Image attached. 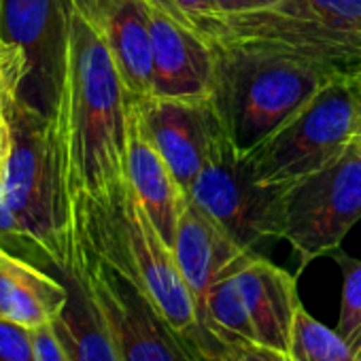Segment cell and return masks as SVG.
<instances>
[{"mask_svg":"<svg viewBox=\"0 0 361 361\" xmlns=\"http://www.w3.org/2000/svg\"><path fill=\"white\" fill-rule=\"evenodd\" d=\"M283 3V0H215V5L224 18L228 16H240V13H255L274 9Z\"/></svg>","mask_w":361,"mask_h":361,"instance_id":"26","label":"cell"},{"mask_svg":"<svg viewBox=\"0 0 361 361\" xmlns=\"http://www.w3.org/2000/svg\"><path fill=\"white\" fill-rule=\"evenodd\" d=\"M289 355L293 361H357L350 344L336 331L317 321L304 306H300Z\"/></svg>","mask_w":361,"mask_h":361,"instance_id":"19","label":"cell"},{"mask_svg":"<svg viewBox=\"0 0 361 361\" xmlns=\"http://www.w3.org/2000/svg\"><path fill=\"white\" fill-rule=\"evenodd\" d=\"M172 251L178 270L196 300L198 314L202 312L207 293L213 283L245 253H251L245 251L207 211H202L192 200H188L183 213H180Z\"/></svg>","mask_w":361,"mask_h":361,"instance_id":"16","label":"cell"},{"mask_svg":"<svg viewBox=\"0 0 361 361\" xmlns=\"http://www.w3.org/2000/svg\"><path fill=\"white\" fill-rule=\"evenodd\" d=\"M71 0H0V37L28 60L22 100L54 115L66 66Z\"/></svg>","mask_w":361,"mask_h":361,"instance_id":"10","label":"cell"},{"mask_svg":"<svg viewBox=\"0 0 361 361\" xmlns=\"http://www.w3.org/2000/svg\"><path fill=\"white\" fill-rule=\"evenodd\" d=\"M60 272L90 298L121 361H200L164 319L142 285L104 257L73 221Z\"/></svg>","mask_w":361,"mask_h":361,"instance_id":"6","label":"cell"},{"mask_svg":"<svg viewBox=\"0 0 361 361\" xmlns=\"http://www.w3.org/2000/svg\"><path fill=\"white\" fill-rule=\"evenodd\" d=\"M234 276L257 342L289 353L295 317L302 306L295 276L257 253H245L234 268Z\"/></svg>","mask_w":361,"mask_h":361,"instance_id":"14","label":"cell"},{"mask_svg":"<svg viewBox=\"0 0 361 361\" xmlns=\"http://www.w3.org/2000/svg\"><path fill=\"white\" fill-rule=\"evenodd\" d=\"M32 342L37 361H71L51 323L32 327Z\"/></svg>","mask_w":361,"mask_h":361,"instance_id":"25","label":"cell"},{"mask_svg":"<svg viewBox=\"0 0 361 361\" xmlns=\"http://www.w3.org/2000/svg\"><path fill=\"white\" fill-rule=\"evenodd\" d=\"M130 100L100 35L71 3L66 66L54 109L68 198H102L128 178Z\"/></svg>","mask_w":361,"mask_h":361,"instance_id":"1","label":"cell"},{"mask_svg":"<svg viewBox=\"0 0 361 361\" xmlns=\"http://www.w3.org/2000/svg\"><path fill=\"white\" fill-rule=\"evenodd\" d=\"M106 43L130 102L151 98V7L147 0H71Z\"/></svg>","mask_w":361,"mask_h":361,"instance_id":"13","label":"cell"},{"mask_svg":"<svg viewBox=\"0 0 361 361\" xmlns=\"http://www.w3.org/2000/svg\"><path fill=\"white\" fill-rule=\"evenodd\" d=\"M147 3L217 45L224 16L219 13L215 0H147Z\"/></svg>","mask_w":361,"mask_h":361,"instance_id":"20","label":"cell"},{"mask_svg":"<svg viewBox=\"0 0 361 361\" xmlns=\"http://www.w3.org/2000/svg\"><path fill=\"white\" fill-rule=\"evenodd\" d=\"M188 198L207 211L245 251L279 240L276 190L257 183L251 161L226 134L213 140Z\"/></svg>","mask_w":361,"mask_h":361,"instance_id":"9","label":"cell"},{"mask_svg":"<svg viewBox=\"0 0 361 361\" xmlns=\"http://www.w3.org/2000/svg\"><path fill=\"white\" fill-rule=\"evenodd\" d=\"M28 77V60L26 56L13 58L0 64V115H9L13 104L22 96V87Z\"/></svg>","mask_w":361,"mask_h":361,"instance_id":"23","label":"cell"},{"mask_svg":"<svg viewBox=\"0 0 361 361\" xmlns=\"http://www.w3.org/2000/svg\"><path fill=\"white\" fill-rule=\"evenodd\" d=\"M279 240H287L304 268L334 253L361 219V142L355 138L321 170L276 192Z\"/></svg>","mask_w":361,"mask_h":361,"instance_id":"8","label":"cell"},{"mask_svg":"<svg viewBox=\"0 0 361 361\" xmlns=\"http://www.w3.org/2000/svg\"><path fill=\"white\" fill-rule=\"evenodd\" d=\"M336 262L342 268V302L336 331L348 342L353 334L361 327V259L348 255H336Z\"/></svg>","mask_w":361,"mask_h":361,"instance_id":"21","label":"cell"},{"mask_svg":"<svg viewBox=\"0 0 361 361\" xmlns=\"http://www.w3.org/2000/svg\"><path fill=\"white\" fill-rule=\"evenodd\" d=\"M9 123L7 202L20 226L24 251L60 270L71 234V198L54 117L20 98Z\"/></svg>","mask_w":361,"mask_h":361,"instance_id":"3","label":"cell"},{"mask_svg":"<svg viewBox=\"0 0 361 361\" xmlns=\"http://www.w3.org/2000/svg\"><path fill=\"white\" fill-rule=\"evenodd\" d=\"M142 128L185 194L200 174L213 140L224 132L217 106L204 100H161L149 98L132 102Z\"/></svg>","mask_w":361,"mask_h":361,"instance_id":"11","label":"cell"},{"mask_svg":"<svg viewBox=\"0 0 361 361\" xmlns=\"http://www.w3.org/2000/svg\"><path fill=\"white\" fill-rule=\"evenodd\" d=\"M151 7V5H149ZM151 98L204 100L213 96L217 45L151 7Z\"/></svg>","mask_w":361,"mask_h":361,"instance_id":"12","label":"cell"},{"mask_svg":"<svg viewBox=\"0 0 361 361\" xmlns=\"http://www.w3.org/2000/svg\"><path fill=\"white\" fill-rule=\"evenodd\" d=\"M68 295L66 283L0 247V317L32 329L51 323Z\"/></svg>","mask_w":361,"mask_h":361,"instance_id":"17","label":"cell"},{"mask_svg":"<svg viewBox=\"0 0 361 361\" xmlns=\"http://www.w3.org/2000/svg\"><path fill=\"white\" fill-rule=\"evenodd\" d=\"M217 45L283 56L331 77L361 71V0H283L224 18Z\"/></svg>","mask_w":361,"mask_h":361,"instance_id":"4","label":"cell"},{"mask_svg":"<svg viewBox=\"0 0 361 361\" xmlns=\"http://www.w3.org/2000/svg\"><path fill=\"white\" fill-rule=\"evenodd\" d=\"M348 344H350V348L355 350V355H357V361H361V327L353 334V338L348 340Z\"/></svg>","mask_w":361,"mask_h":361,"instance_id":"29","label":"cell"},{"mask_svg":"<svg viewBox=\"0 0 361 361\" xmlns=\"http://www.w3.org/2000/svg\"><path fill=\"white\" fill-rule=\"evenodd\" d=\"M0 361H37L30 327L0 317Z\"/></svg>","mask_w":361,"mask_h":361,"instance_id":"22","label":"cell"},{"mask_svg":"<svg viewBox=\"0 0 361 361\" xmlns=\"http://www.w3.org/2000/svg\"><path fill=\"white\" fill-rule=\"evenodd\" d=\"M353 90H355V100H357V140L361 142V71L355 73L353 77Z\"/></svg>","mask_w":361,"mask_h":361,"instance_id":"27","label":"cell"},{"mask_svg":"<svg viewBox=\"0 0 361 361\" xmlns=\"http://www.w3.org/2000/svg\"><path fill=\"white\" fill-rule=\"evenodd\" d=\"M128 178L161 238L172 247L188 194L147 136L136 106L128 113Z\"/></svg>","mask_w":361,"mask_h":361,"instance_id":"15","label":"cell"},{"mask_svg":"<svg viewBox=\"0 0 361 361\" xmlns=\"http://www.w3.org/2000/svg\"><path fill=\"white\" fill-rule=\"evenodd\" d=\"M71 221L104 257L142 285L164 319L200 361L219 359L224 348L204 331L196 300L178 270L174 251L142 209L130 178L102 198H73Z\"/></svg>","mask_w":361,"mask_h":361,"instance_id":"2","label":"cell"},{"mask_svg":"<svg viewBox=\"0 0 361 361\" xmlns=\"http://www.w3.org/2000/svg\"><path fill=\"white\" fill-rule=\"evenodd\" d=\"M217 361H293L289 353L251 340H232L224 344Z\"/></svg>","mask_w":361,"mask_h":361,"instance_id":"24","label":"cell"},{"mask_svg":"<svg viewBox=\"0 0 361 361\" xmlns=\"http://www.w3.org/2000/svg\"><path fill=\"white\" fill-rule=\"evenodd\" d=\"M20 56H24V51L18 45H11V43H7L3 37H0V64H5V62H9L13 58H20Z\"/></svg>","mask_w":361,"mask_h":361,"instance_id":"28","label":"cell"},{"mask_svg":"<svg viewBox=\"0 0 361 361\" xmlns=\"http://www.w3.org/2000/svg\"><path fill=\"white\" fill-rule=\"evenodd\" d=\"M66 285L71 291L68 302L51 325L71 361H121L115 342L90 298L75 281L66 279Z\"/></svg>","mask_w":361,"mask_h":361,"instance_id":"18","label":"cell"},{"mask_svg":"<svg viewBox=\"0 0 361 361\" xmlns=\"http://www.w3.org/2000/svg\"><path fill=\"white\" fill-rule=\"evenodd\" d=\"M329 79L331 75L283 56L217 45L213 102L230 140L249 153Z\"/></svg>","mask_w":361,"mask_h":361,"instance_id":"5","label":"cell"},{"mask_svg":"<svg viewBox=\"0 0 361 361\" xmlns=\"http://www.w3.org/2000/svg\"><path fill=\"white\" fill-rule=\"evenodd\" d=\"M357 136L350 77H331L300 111L247 153L257 183L283 190L336 159Z\"/></svg>","mask_w":361,"mask_h":361,"instance_id":"7","label":"cell"}]
</instances>
